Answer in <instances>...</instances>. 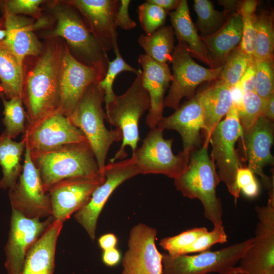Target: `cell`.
<instances>
[{
    "mask_svg": "<svg viewBox=\"0 0 274 274\" xmlns=\"http://www.w3.org/2000/svg\"><path fill=\"white\" fill-rule=\"evenodd\" d=\"M63 47L51 43L23 80L22 99L30 126L58 109V83Z\"/></svg>",
    "mask_w": 274,
    "mask_h": 274,
    "instance_id": "obj_1",
    "label": "cell"
},
{
    "mask_svg": "<svg viewBox=\"0 0 274 274\" xmlns=\"http://www.w3.org/2000/svg\"><path fill=\"white\" fill-rule=\"evenodd\" d=\"M208 146L193 151L182 174L174 179L177 190L190 199L197 198L201 202L205 217L214 226H223V210L220 199L216 194L220 180L215 163L209 157Z\"/></svg>",
    "mask_w": 274,
    "mask_h": 274,
    "instance_id": "obj_2",
    "label": "cell"
},
{
    "mask_svg": "<svg viewBox=\"0 0 274 274\" xmlns=\"http://www.w3.org/2000/svg\"><path fill=\"white\" fill-rule=\"evenodd\" d=\"M30 155L39 170L46 192L53 185L64 179L103 175L88 143L68 144L45 151L30 152Z\"/></svg>",
    "mask_w": 274,
    "mask_h": 274,
    "instance_id": "obj_3",
    "label": "cell"
},
{
    "mask_svg": "<svg viewBox=\"0 0 274 274\" xmlns=\"http://www.w3.org/2000/svg\"><path fill=\"white\" fill-rule=\"evenodd\" d=\"M105 95L98 83L91 84L68 117L72 124L84 134L94 153L100 173L103 175L110 147L114 142L122 139L119 129L109 130L105 126L106 113L102 107Z\"/></svg>",
    "mask_w": 274,
    "mask_h": 274,
    "instance_id": "obj_4",
    "label": "cell"
},
{
    "mask_svg": "<svg viewBox=\"0 0 274 274\" xmlns=\"http://www.w3.org/2000/svg\"><path fill=\"white\" fill-rule=\"evenodd\" d=\"M131 85L122 94L116 95L106 105L105 119L122 134L121 145L111 162L122 160L127 156V146L132 152L138 148L140 140L139 124L145 112L150 108V99L142 82V70L139 68Z\"/></svg>",
    "mask_w": 274,
    "mask_h": 274,
    "instance_id": "obj_5",
    "label": "cell"
},
{
    "mask_svg": "<svg viewBox=\"0 0 274 274\" xmlns=\"http://www.w3.org/2000/svg\"><path fill=\"white\" fill-rule=\"evenodd\" d=\"M55 15L57 23L51 36L64 39L77 60L99 69L106 75L109 61L107 52L83 17L75 10L67 7L57 8Z\"/></svg>",
    "mask_w": 274,
    "mask_h": 274,
    "instance_id": "obj_6",
    "label": "cell"
},
{
    "mask_svg": "<svg viewBox=\"0 0 274 274\" xmlns=\"http://www.w3.org/2000/svg\"><path fill=\"white\" fill-rule=\"evenodd\" d=\"M253 238L217 251L193 255L162 254L161 274H228L252 245Z\"/></svg>",
    "mask_w": 274,
    "mask_h": 274,
    "instance_id": "obj_7",
    "label": "cell"
},
{
    "mask_svg": "<svg viewBox=\"0 0 274 274\" xmlns=\"http://www.w3.org/2000/svg\"><path fill=\"white\" fill-rule=\"evenodd\" d=\"M243 132L237 109L232 105L225 118L215 128L209 142L212 147V159L218 168L219 180L225 184L235 201L241 191L236 185V174L242 166L235 146Z\"/></svg>",
    "mask_w": 274,
    "mask_h": 274,
    "instance_id": "obj_8",
    "label": "cell"
},
{
    "mask_svg": "<svg viewBox=\"0 0 274 274\" xmlns=\"http://www.w3.org/2000/svg\"><path fill=\"white\" fill-rule=\"evenodd\" d=\"M172 80L164 107L177 110L181 99H191L197 86L204 82L218 79L223 65L216 68L203 67L194 61L186 45L178 41L172 55Z\"/></svg>",
    "mask_w": 274,
    "mask_h": 274,
    "instance_id": "obj_9",
    "label": "cell"
},
{
    "mask_svg": "<svg viewBox=\"0 0 274 274\" xmlns=\"http://www.w3.org/2000/svg\"><path fill=\"white\" fill-rule=\"evenodd\" d=\"M163 131L157 127L151 129L132 156L141 174H161L175 179L185 169L190 155L182 151L174 154V140L164 139Z\"/></svg>",
    "mask_w": 274,
    "mask_h": 274,
    "instance_id": "obj_10",
    "label": "cell"
},
{
    "mask_svg": "<svg viewBox=\"0 0 274 274\" xmlns=\"http://www.w3.org/2000/svg\"><path fill=\"white\" fill-rule=\"evenodd\" d=\"M105 181L94 191L88 202L75 213L76 220L93 241L98 217L114 191L126 180L141 174L134 158L110 162L103 170Z\"/></svg>",
    "mask_w": 274,
    "mask_h": 274,
    "instance_id": "obj_11",
    "label": "cell"
},
{
    "mask_svg": "<svg viewBox=\"0 0 274 274\" xmlns=\"http://www.w3.org/2000/svg\"><path fill=\"white\" fill-rule=\"evenodd\" d=\"M24 157L23 169L16 185L9 189L12 209L29 218L49 217L52 216L49 197L44 189L39 170L31 159L26 144Z\"/></svg>",
    "mask_w": 274,
    "mask_h": 274,
    "instance_id": "obj_12",
    "label": "cell"
},
{
    "mask_svg": "<svg viewBox=\"0 0 274 274\" xmlns=\"http://www.w3.org/2000/svg\"><path fill=\"white\" fill-rule=\"evenodd\" d=\"M105 76L99 69L79 61L65 46L62 50L59 77L58 110L69 117L88 87L98 83Z\"/></svg>",
    "mask_w": 274,
    "mask_h": 274,
    "instance_id": "obj_13",
    "label": "cell"
},
{
    "mask_svg": "<svg viewBox=\"0 0 274 274\" xmlns=\"http://www.w3.org/2000/svg\"><path fill=\"white\" fill-rule=\"evenodd\" d=\"M267 204L256 206L258 222L252 245L240 259L243 274H264L274 268V191Z\"/></svg>",
    "mask_w": 274,
    "mask_h": 274,
    "instance_id": "obj_14",
    "label": "cell"
},
{
    "mask_svg": "<svg viewBox=\"0 0 274 274\" xmlns=\"http://www.w3.org/2000/svg\"><path fill=\"white\" fill-rule=\"evenodd\" d=\"M23 139L30 152L50 150L68 144L88 143L82 131L59 110L26 126Z\"/></svg>",
    "mask_w": 274,
    "mask_h": 274,
    "instance_id": "obj_15",
    "label": "cell"
},
{
    "mask_svg": "<svg viewBox=\"0 0 274 274\" xmlns=\"http://www.w3.org/2000/svg\"><path fill=\"white\" fill-rule=\"evenodd\" d=\"M157 231L144 223L131 229L121 274H161L162 254L155 245Z\"/></svg>",
    "mask_w": 274,
    "mask_h": 274,
    "instance_id": "obj_16",
    "label": "cell"
},
{
    "mask_svg": "<svg viewBox=\"0 0 274 274\" xmlns=\"http://www.w3.org/2000/svg\"><path fill=\"white\" fill-rule=\"evenodd\" d=\"M105 180L104 175L79 177L62 180L47 191L55 220L64 222L84 207L95 189Z\"/></svg>",
    "mask_w": 274,
    "mask_h": 274,
    "instance_id": "obj_17",
    "label": "cell"
},
{
    "mask_svg": "<svg viewBox=\"0 0 274 274\" xmlns=\"http://www.w3.org/2000/svg\"><path fill=\"white\" fill-rule=\"evenodd\" d=\"M54 220L52 216L44 221L29 218L12 210L9 237L5 247V267L8 274H19L31 246Z\"/></svg>",
    "mask_w": 274,
    "mask_h": 274,
    "instance_id": "obj_18",
    "label": "cell"
},
{
    "mask_svg": "<svg viewBox=\"0 0 274 274\" xmlns=\"http://www.w3.org/2000/svg\"><path fill=\"white\" fill-rule=\"evenodd\" d=\"M242 138L248 168L261 177L268 191L274 190L273 178L269 177L263 172L265 166L272 165L274 162L270 152L273 142V121L260 116L250 128L244 131Z\"/></svg>",
    "mask_w": 274,
    "mask_h": 274,
    "instance_id": "obj_19",
    "label": "cell"
},
{
    "mask_svg": "<svg viewBox=\"0 0 274 274\" xmlns=\"http://www.w3.org/2000/svg\"><path fill=\"white\" fill-rule=\"evenodd\" d=\"M68 3L79 11L106 52L118 46L114 20L120 1L73 0Z\"/></svg>",
    "mask_w": 274,
    "mask_h": 274,
    "instance_id": "obj_20",
    "label": "cell"
},
{
    "mask_svg": "<svg viewBox=\"0 0 274 274\" xmlns=\"http://www.w3.org/2000/svg\"><path fill=\"white\" fill-rule=\"evenodd\" d=\"M157 127L178 131L182 140V152L190 155L201 143L200 131L203 128V114L197 93L171 115L163 117Z\"/></svg>",
    "mask_w": 274,
    "mask_h": 274,
    "instance_id": "obj_21",
    "label": "cell"
},
{
    "mask_svg": "<svg viewBox=\"0 0 274 274\" xmlns=\"http://www.w3.org/2000/svg\"><path fill=\"white\" fill-rule=\"evenodd\" d=\"M142 66V82L150 99V108L146 123L151 129L157 127L163 116L164 94L172 80V74L167 63L158 62L145 54L138 58Z\"/></svg>",
    "mask_w": 274,
    "mask_h": 274,
    "instance_id": "obj_22",
    "label": "cell"
},
{
    "mask_svg": "<svg viewBox=\"0 0 274 274\" xmlns=\"http://www.w3.org/2000/svg\"><path fill=\"white\" fill-rule=\"evenodd\" d=\"M7 35L0 45L6 48L23 65L24 58L41 53L42 44L33 32L35 25L29 19L11 13L1 2Z\"/></svg>",
    "mask_w": 274,
    "mask_h": 274,
    "instance_id": "obj_23",
    "label": "cell"
},
{
    "mask_svg": "<svg viewBox=\"0 0 274 274\" xmlns=\"http://www.w3.org/2000/svg\"><path fill=\"white\" fill-rule=\"evenodd\" d=\"M63 222L54 219L26 255L19 274H53L55 250Z\"/></svg>",
    "mask_w": 274,
    "mask_h": 274,
    "instance_id": "obj_24",
    "label": "cell"
},
{
    "mask_svg": "<svg viewBox=\"0 0 274 274\" xmlns=\"http://www.w3.org/2000/svg\"><path fill=\"white\" fill-rule=\"evenodd\" d=\"M200 37L214 67L223 65L229 54L239 46L242 40L240 14L232 13L217 31L208 36Z\"/></svg>",
    "mask_w": 274,
    "mask_h": 274,
    "instance_id": "obj_25",
    "label": "cell"
},
{
    "mask_svg": "<svg viewBox=\"0 0 274 274\" xmlns=\"http://www.w3.org/2000/svg\"><path fill=\"white\" fill-rule=\"evenodd\" d=\"M198 93L203 114V145L208 146L213 130L232 106L230 87L219 80Z\"/></svg>",
    "mask_w": 274,
    "mask_h": 274,
    "instance_id": "obj_26",
    "label": "cell"
},
{
    "mask_svg": "<svg viewBox=\"0 0 274 274\" xmlns=\"http://www.w3.org/2000/svg\"><path fill=\"white\" fill-rule=\"evenodd\" d=\"M172 26L178 41L183 42L192 56L211 68H214L205 46L190 15L187 1L181 0L178 7L168 13Z\"/></svg>",
    "mask_w": 274,
    "mask_h": 274,
    "instance_id": "obj_27",
    "label": "cell"
},
{
    "mask_svg": "<svg viewBox=\"0 0 274 274\" xmlns=\"http://www.w3.org/2000/svg\"><path fill=\"white\" fill-rule=\"evenodd\" d=\"M25 145L23 139L18 142L13 141L4 132L0 135V166L3 173L0 189H11L16 186L23 169L20 162Z\"/></svg>",
    "mask_w": 274,
    "mask_h": 274,
    "instance_id": "obj_28",
    "label": "cell"
},
{
    "mask_svg": "<svg viewBox=\"0 0 274 274\" xmlns=\"http://www.w3.org/2000/svg\"><path fill=\"white\" fill-rule=\"evenodd\" d=\"M174 42L175 33L172 26L163 25L150 35H140L138 39L145 54L162 63L171 62Z\"/></svg>",
    "mask_w": 274,
    "mask_h": 274,
    "instance_id": "obj_29",
    "label": "cell"
},
{
    "mask_svg": "<svg viewBox=\"0 0 274 274\" xmlns=\"http://www.w3.org/2000/svg\"><path fill=\"white\" fill-rule=\"evenodd\" d=\"M23 80V65L12 53L0 45V83L5 98H22Z\"/></svg>",
    "mask_w": 274,
    "mask_h": 274,
    "instance_id": "obj_30",
    "label": "cell"
},
{
    "mask_svg": "<svg viewBox=\"0 0 274 274\" xmlns=\"http://www.w3.org/2000/svg\"><path fill=\"white\" fill-rule=\"evenodd\" d=\"M256 47L254 58L273 61V14L262 11L256 19Z\"/></svg>",
    "mask_w": 274,
    "mask_h": 274,
    "instance_id": "obj_31",
    "label": "cell"
},
{
    "mask_svg": "<svg viewBox=\"0 0 274 274\" xmlns=\"http://www.w3.org/2000/svg\"><path fill=\"white\" fill-rule=\"evenodd\" d=\"M193 8L197 16V27L201 37L208 36L217 31L228 17V12L216 10L209 0H194Z\"/></svg>",
    "mask_w": 274,
    "mask_h": 274,
    "instance_id": "obj_32",
    "label": "cell"
},
{
    "mask_svg": "<svg viewBox=\"0 0 274 274\" xmlns=\"http://www.w3.org/2000/svg\"><path fill=\"white\" fill-rule=\"evenodd\" d=\"M258 2L255 0L241 1L236 12L242 18V37L239 45L246 53L254 58L256 47V11Z\"/></svg>",
    "mask_w": 274,
    "mask_h": 274,
    "instance_id": "obj_33",
    "label": "cell"
},
{
    "mask_svg": "<svg viewBox=\"0 0 274 274\" xmlns=\"http://www.w3.org/2000/svg\"><path fill=\"white\" fill-rule=\"evenodd\" d=\"M3 123L5 126L4 131L9 138L15 139L20 133H24L26 114L22 105L21 97L15 96L7 100L3 96Z\"/></svg>",
    "mask_w": 274,
    "mask_h": 274,
    "instance_id": "obj_34",
    "label": "cell"
},
{
    "mask_svg": "<svg viewBox=\"0 0 274 274\" xmlns=\"http://www.w3.org/2000/svg\"><path fill=\"white\" fill-rule=\"evenodd\" d=\"M254 59L237 47L226 58L218 79L230 87L235 85Z\"/></svg>",
    "mask_w": 274,
    "mask_h": 274,
    "instance_id": "obj_35",
    "label": "cell"
},
{
    "mask_svg": "<svg viewBox=\"0 0 274 274\" xmlns=\"http://www.w3.org/2000/svg\"><path fill=\"white\" fill-rule=\"evenodd\" d=\"M116 54V58L113 61L108 62V68L106 75L98 85L105 92V104L111 101L115 94L113 90L114 81L117 75L123 72H130L137 74L139 69L136 70L128 64L122 57L118 46L113 48Z\"/></svg>",
    "mask_w": 274,
    "mask_h": 274,
    "instance_id": "obj_36",
    "label": "cell"
},
{
    "mask_svg": "<svg viewBox=\"0 0 274 274\" xmlns=\"http://www.w3.org/2000/svg\"><path fill=\"white\" fill-rule=\"evenodd\" d=\"M265 99L255 92L244 93L237 108L238 116L243 131L250 128L262 115Z\"/></svg>",
    "mask_w": 274,
    "mask_h": 274,
    "instance_id": "obj_37",
    "label": "cell"
},
{
    "mask_svg": "<svg viewBox=\"0 0 274 274\" xmlns=\"http://www.w3.org/2000/svg\"><path fill=\"white\" fill-rule=\"evenodd\" d=\"M208 231L204 227L194 228L176 235L163 238L160 240L159 245L170 255H184L185 251Z\"/></svg>",
    "mask_w": 274,
    "mask_h": 274,
    "instance_id": "obj_38",
    "label": "cell"
},
{
    "mask_svg": "<svg viewBox=\"0 0 274 274\" xmlns=\"http://www.w3.org/2000/svg\"><path fill=\"white\" fill-rule=\"evenodd\" d=\"M138 13L141 27L146 35H150L163 26L168 13L146 1L138 7Z\"/></svg>",
    "mask_w": 274,
    "mask_h": 274,
    "instance_id": "obj_39",
    "label": "cell"
},
{
    "mask_svg": "<svg viewBox=\"0 0 274 274\" xmlns=\"http://www.w3.org/2000/svg\"><path fill=\"white\" fill-rule=\"evenodd\" d=\"M256 82L255 92L266 99L274 94L273 61L255 58Z\"/></svg>",
    "mask_w": 274,
    "mask_h": 274,
    "instance_id": "obj_40",
    "label": "cell"
},
{
    "mask_svg": "<svg viewBox=\"0 0 274 274\" xmlns=\"http://www.w3.org/2000/svg\"><path fill=\"white\" fill-rule=\"evenodd\" d=\"M228 236L224 226H214L213 229L208 231L199 236L184 252V255L192 253H201L208 251L214 245L223 244L227 241Z\"/></svg>",
    "mask_w": 274,
    "mask_h": 274,
    "instance_id": "obj_41",
    "label": "cell"
},
{
    "mask_svg": "<svg viewBox=\"0 0 274 274\" xmlns=\"http://www.w3.org/2000/svg\"><path fill=\"white\" fill-rule=\"evenodd\" d=\"M237 188L247 197L253 198L259 192V187L254 174L247 167L239 168L236 178Z\"/></svg>",
    "mask_w": 274,
    "mask_h": 274,
    "instance_id": "obj_42",
    "label": "cell"
},
{
    "mask_svg": "<svg viewBox=\"0 0 274 274\" xmlns=\"http://www.w3.org/2000/svg\"><path fill=\"white\" fill-rule=\"evenodd\" d=\"M43 2L42 0H8L1 3L13 14L36 16L40 13V6Z\"/></svg>",
    "mask_w": 274,
    "mask_h": 274,
    "instance_id": "obj_43",
    "label": "cell"
},
{
    "mask_svg": "<svg viewBox=\"0 0 274 274\" xmlns=\"http://www.w3.org/2000/svg\"><path fill=\"white\" fill-rule=\"evenodd\" d=\"M130 0H121L116 14L115 25L125 30H130L136 27V23L131 19L129 14Z\"/></svg>",
    "mask_w": 274,
    "mask_h": 274,
    "instance_id": "obj_44",
    "label": "cell"
},
{
    "mask_svg": "<svg viewBox=\"0 0 274 274\" xmlns=\"http://www.w3.org/2000/svg\"><path fill=\"white\" fill-rule=\"evenodd\" d=\"M256 71L255 58L251 62L240 80V84L244 93L255 91Z\"/></svg>",
    "mask_w": 274,
    "mask_h": 274,
    "instance_id": "obj_45",
    "label": "cell"
},
{
    "mask_svg": "<svg viewBox=\"0 0 274 274\" xmlns=\"http://www.w3.org/2000/svg\"><path fill=\"white\" fill-rule=\"evenodd\" d=\"M121 258L120 252L116 247L104 251L102 254L103 263L110 267H113L118 264Z\"/></svg>",
    "mask_w": 274,
    "mask_h": 274,
    "instance_id": "obj_46",
    "label": "cell"
},
{
    "mask_svg": "<svg viewBox=\"0 0 274 274\" xmlns=\"http://www.w3.org/2000/svg\"><path fill=\"white\" fill-rule=\"evenodd\" d=\"M117 238L113 233H107L101 235L98 239V245L103 251L116 247Z\"/></svg>",
    "mask_w": 274,
    "mask_h": 274,
    "instance_id": "obj_47",
    "label": "cell"
},
{
    "mask_svg": "<svg viewBox=\"0 0 274 274\" xmlns=\"http://www.w3.org/2000/svg\"><path fill=\"white\" fill-rule=\"evenodd\" d=\"M149 2L156 5L168 13L171 10H175L179 6L181 0H147Z\"/></svg>",
    "mask_w": 274,
    "mask_h": 274,
    "instance_id": "obj_48",
    "label": "cell"
},
{
    "mask_svg": "<svg viewBox=\"0 0 274 274\" xmlns=\"http://www.w3.org/2000/svg\"><path fill=\"white\" fill-rule=\"evenodd\" d=\"M274 94L265 99L262 115L273 121L274 119Z\"/></svg>",
    "mask_w": 274,
    "mask_h": 274,
    "instance_id": "obj_49",
    "label": "cell"
},
{
    "mask_svg": "<svg viewBox=\"0 0 274 274\" xmlns=\"http://www.w3.org/2000/svg\"><path fill=\"white\" fill-rule=\"evenodd\" d=\"M231 93L232 105L236 107L237 109L240 106L244 92L243 91L240 83L230 87Z\"/></svg>",
    "mask_w": 274,
    "mask_h": 274,
    "instance_id": "obj_50",
    "label": "cell"
},
{
    "mask_svg": "<svg viewBox=\"0 0 274 274\" xmlns=\"http://www.w3.org/2000/svg\"><path fill=\"white\" fill-rule=\"evenodd\" d=\"M241 1H220L219 4L224 7L225 10L229 13L231 11L236 12Z\"/></svg>",
    "mask_w": 274,
    "mask_h": 274,
    "instance_id": "obj_51",
    "label": "cell"
},
{
    "mask_svg": "<svg viewBox=\"0 0 274 274\" xmlns=\"http://www.w3.org/2000/svg\"><path fill=\"white\" fill-rule=\"evenodd\" d=\"M243 272L239 266L235 267L231 272L228 274H243Z\"/></svg>",
    "mask_w": 274,
    "mask_h": 274,
    "instance_id": "obj_52",
    "label": "cell"
},
{
    "mask_svg": "<svg viewBox=\"0 0 274 274\" xmlns=\"http://www.w3.org/2000/svg\"><path fill=\"white\" fill-rule=\"evenodd\" d=\"M7 35V31L5 28H0V42L5 39Z\"/></svg>",
    "mask_w": 274,
    "mask_h": 274,
    "instance_id": "obj_53",
    "label": "cell"
},
{
    "mask_svg": "<svg viewBox=\"0 0 274 274\" xmlns=\"http://www.w3.org/2000/svg\"><path fill=\"white\" fill-rule=\"evenodd\" d=\"M264 274H274V268H272L266 272H265Z\"/></svg>",
    "mask_w": 274,
    "mask_h": 274,
    "instance_id": "obj_54",
    "label": "cell"
},
{
    "mask_svg": "<svg viewBox=\"0 0 274 274\" xmlns=\"http://www.w3.org/2000/svg\"><path fill=\"white\" fill-rule=\"evenodd\" d=\"M0 93H3L2 91V89H1V83H0Z\"/></svg>",
    "mask_w": 274,
    "mask_h": 274,
    "instance_id": "obj_55",
    "label": "cell"
},
{
    "mask_svg": "<svg viewBox=\"0 0 274 274\" xmlns=\"http://www.w3.org/2000/svg\"><path fill=\"white\" fill-rule=\"evenodd\" d=\"M4 96L3 93H0V97L2 98Z\"/></svg>",
    "mask_w": 274,
    "mask_h": 274,
    "instance_id": "obj_56",
    "label": "cell"
}]
</instances>
